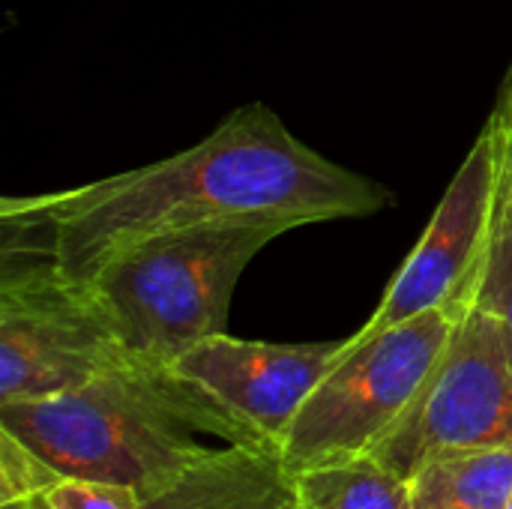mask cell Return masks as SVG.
Here are the masks:
<instances>
[{"label":"cell","instance_id":"2","mask_svg":"<svg viewBox=\"0 0 512 509\" xmlns=\"http://www.w3.org/2000/svg\"><path fill=\"white\" fill-rule=\"evenodd\" d=\"M0 429L21 438L63 477L120 483L144 501L171 486L210 447H258L246 429L171 369L126 366L78 390L0 405Z\"/></svg>","mask_w":512,"mask_h":509},{"label":"cell","instance_id":"15","mask_svg":"<svg viewBox=\"0 0 512 509\" xmlns=\"http://www.w3.org/2000/svg\"><path fill=\"white\" fill-rule=\"evenodd\" d=\"M498 108L507 114V123H510V153H512V96L510 93H504V90H501V102H498ZM510 192H512V168H510Z\"/></svg>","mask_w":512,"mask_h":509},{"label":"cell","instance_id":"18","mask_svg":"<svg viewBox=\"0 0 512 509\" xmlns=\"http://www.w3.org/2000/svg\"><path fill=\"white\" fill-rule=\"evenodd\" d=\"M507 509H512V498H510V504H507Z\"/></svg>","mask_w":512,"mask_h":509},{"label":"cell","instance_id":"12","mask_svg":"<svg viewBox=\"0 0 512 509\" xmlns=\"http://www.w3.org/2000/svg\"><path fill=\"white\" fill-rule=\"evenodd\" d=\"M0 509H144V498L120 483L60 477L36 498L0 504Z\"/></svg>","mask_w":512,"mask_h":509},{"label":"cell","instance_id":"8","mask_svg":"<svg viewBox=\"0 0 512 509\" xmlns=\"http://www.w3.org/2000/svg\"><path fill=\"white\" fill-rule=\"evenodd\" d=\"M342 345L345 339L279 345L219 333L165 369L246 429L258 447L282 450L291 423L333 369Z\"/></svg>","mask_w":512,"mask_h":509},{"label":"cell","instance_id":"14","mask_svg":"<svg viewBox=\"0 0 512 509\" xmlns=\"http://www.w3.org/2000/svg\"><path fill=\"white\" fill-rule=\"evenodd\" d=\"M477 303L483 309H489L504 324V333L512 345V192L507 195L504 219H501V228L495 237V249H492L489 270H486Z\"/></svg>","mask_w":512,"mask_h":509},{"label":"cell","instance_id":"3","mask_svg":"<svg viewBox=\"0 0 512 509\" xmlns=\"http://www.w3.org/2000/svg\"><path fill=\"white\" fill-rule=\"evenodd\" d=\"M285 231L237 222L165 234L114 255L81 288L138 366L165 369L198 342L225 333L243 270Z\"/></svg>","mask_w":512,"mask_h":509},{"label":"cell","instance_id":"17","mask_svg":"<svg viewBox=\"0 0 512 509\" xmlns=\"http://www.w3.org/2000/svg\"><path fill=\"white\" fill-rule=\"evenodd\" d=\"M504 93H510L512 96V69H510V78H507V84H504Z\"/></svg>","mask_w":512,"mask_h":509},{"label":"cell","instance_id":"11","mask_svg":"<svg viewBox=\"0 0 512 509\" xmlns=\"http://www.w3.org/2000/svg\"><path fill=\"white\" fill-rule=\"evenodd\" d=\"M294 489L309 509H411V480L372 453L300 471Z\"/></svg>","mask_w":512,"mask_h":509},{"label":"cell","instance_id":"7","mask_svg":"<svg viewBox=\"0 0 512 509\" xmlns=\"http://www.w3.org/2000/svg\"><path fill=\"white\" fill-rule=\"evenodd\" d=\"M489 447H512V345L504 324L477 303L423 393L372 456L411 477L432 456Z\"/></svg>","mask_w":512,"mask_h":509},{"label":"cell","instance_id":"6","mask_svg":"<svg viewBox=\"0 0 512 509\" xmlns=\"http://www.w3.org/2000/svg\"><path fill=\"white\" fill-rule=\"evenodd\" d=\"M138 366L99 306L36 264L0 273V405L78 390Z\"/></svg>","mask_w":512,"mask_h":509},{"label":"cell","instance_id":"1","mask_svg":"<svg viewBox=\"0 0 512 509\" xmlns=\"http://www.w3.org/2000/svg\"><path fill=\"white\" fill-rule=\"evenodd\" d=\"M390 192L303 144L261 102L237 108L195 147L45 195L0 204L3 264H36L81 285L114 255L192 228H300L390 207Z\"/></svg>","mask_w":512,"mask_h":509},{"label":"cell","instance_id":"5","mask_svg":"<svg viewBox=\"0 0 512 509\" xmlns=\"http://www.w3.org/2000/svg\"><path fill=\"white\" fill-rule=\"evenodd\" d=\"M510 168V123L495 108L432 213L426 234L351 342H366L432 309L468 315L477 306L510 195Z\"/></svg>","mask_w":512,"mask_h":509},{"label":"cell","instance_id":"13","mask_svg":"<svg viewBox=\"0 0 512 509\" xmlns=\"http://www.w3.org/2000/svg\"><path fill=\"white\" fill-rule=\"evenodd\" d=\"M63 474L12 432L0 429V504L30 501Z\"/></svg>","mask_w":512,"mask_h":509},{"label":"cell","instance_id":"10","mask_svg":"<svg viewBox=\"0 0 512 509\" xmlns=\"http://www.w3.org/2000/svg\"><path fill=\"white\" fill-rule=\"evenodd\" d=\"M408 480L411 509H507L512 447L441 453L426 459Z\"/></svg>","mask_w":512,"mask_h":509},{"label":"cell","instance_id":"4","mask_svg":"<svg viewBox=\"0 0 512 509\" xmlns=\"http://www.w3.org/2000/svg\"><path fill=\"white\" fill-rule=\"evenodd\" d=\"M465 315L432 309L366 342L345 339L282 441L291 474L372 453L423 393Z\"/></svg>","mask_w":512,"mask_h":509},{"label":"cell","instance_id":"16","mask_svg":"<svg viewBox=\"0 0 512 509\" xmlns=\"http://www.w3.org/2000/svg\"><path fill=\"white\" fill-rule=\"evenodd\" d=\"M285 509H309V507H303V504H300V501L294 498V501H291V504H288V507H285Z\"/></svg>","mask_w":512,"mask_h":509},{"label":"cell","instance_id":"9","mask_svg":"<svg viewBox=\"0 0 512 509\" xmlns=\"http://www.w3.org/2000/svg\"><path fill=\"white\" fill-rule=\"evenodd\" d=\"M297 498L279 450L228 444L207 450L144 509H285Z\"/></svg>","mask_w":512,"mask_h":509}]
</instances>
